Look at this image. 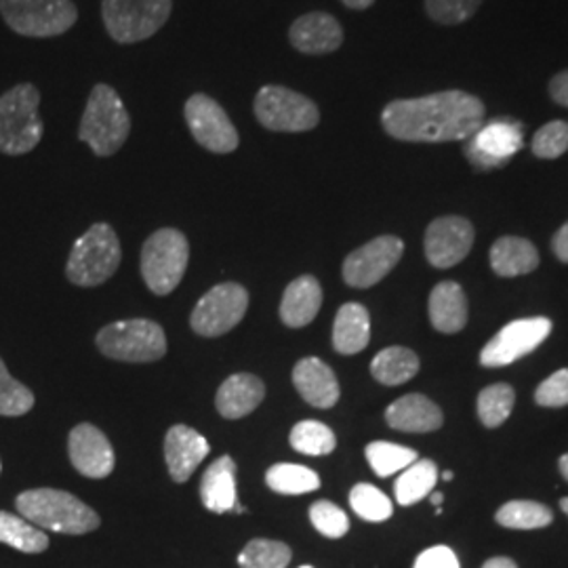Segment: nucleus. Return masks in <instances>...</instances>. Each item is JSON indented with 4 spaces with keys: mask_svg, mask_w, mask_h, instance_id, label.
I'll list each match as a JSON object with an SVG mask.
<instances>
[{
    "mask_svg": "<svg viewBox=\"0 0 568 568\" xmlns=\"http://www.w3.org/2000/svg\"><path fill=\"white\" fill-rule=\"evenodd\" d=\"M248 307V293L239 283L213 286L194 307L190 325L203 337H222L239 325Z\"/></svg>",
    "mask_w": 568,
    "mask_h": 568,
    "instance_id": "nucleus-12",
    "label": "nucleus"
},
{
    "mask_svg": "<svg viewBox=\"0 0 568 568\" xmlns=\"http://www.w3.org/2000/svg\"><path fill=\"white\" fill-rule=\"evenodd\" d=\"M483 0H426L427 16L443 26H457L469 20Z\"/></svg>",
    "mask_w": 568,
    "mask_h": 568,
    "instance_id": "nucleus-41",
    "label": "nucleus"
},
{
    "mask_svg": "<svg viewBox=\"0 0 568 568\" xmlns=\"http://www.w3.org/2000/svg\"><path fill=\"white\" fill-rule=\"evenodd\" d=\"M0 469H2V466H0Z\"/></svg>",
    "mask_w": 568,
    "mask_h": 568,
    "instance_id": "nucleus-53",
    "label": "nucleus"
},
{
    "mask_svg": "<svg viewBox=\"0 0 568 568\" xmlns=\"http://www.w3.org/2000/svg\"><path fill=\"white\" fill-rule=\"evenodd\" d=\"M403 253L405 243L398 236H377L345 257L344 281L354 288H368L386 278Z\"/></svg>",
    "mask_w": 568,
    "mask_h": 568,
    "instance_id": "nucleus-14",
    "label": "nucleus"
},
{
    "mask_svg": "<svg viewBox=\"0 0 568 568\" xmlns=\"http://www.w3.org/2000/svg\"><path fill=\"white\" fill-rule=\"evenodd\" d=\"M293 384L305 403L316 408H331L339 400V382L331 366L321 358H304L293 368Z\"/></svg>",
    "mask_w": 568,
    "mask_h": 568,
    "instance_id": "nucleus-20",
    "label": "nucleus"
},
{
    "mask_svg": "<svg viewBox=\"0 0 568 568\" xmlns=\"http://www.w3.org/2000/svg\"><path fill=\"white\" fill-rule=\"evenodd\" d=\"M483 568H518L516 567V562L511 560V558H506V556H497V558H490L485 562V567Z\"/></svg>",
    "mask_w": 568,
    "mask_h": 568,
    "instance_id": "nucleus-46",
    "label": "nucleus"
},
{
    "mask_svg": "<svg viewBox=\"0 0 568 568\" xmlns=\"http://www.w3.org/2000/svg\"><path fill=\"white\" fill-rule=\"evenodd\" d=\"M371 342V316L365 305L345 304L339 307L333 325V347L344 356L363 352Z\"/></svg>",
    "mask_w": 568,
    "mask_h": 568,
    "instance_id": "nucleus-27",
    "label": "nucleus"
},
{
    "mask_svg": "<svg viewBox=\"0 0 568 568\" xmlns=\"http://www.w3.org/2000/svg\"><path fill=\"white\" fill-rule=\"evenodd\" d=\"M487 108L466 91H440L394 100L382 112V126L398 142L445 143L469 140L485 124Z\"/></svg>",
    "mask_w": 568,
    "mask_h": 568,
    "instance_id": "nucleus-1",
    "label": "nucleus"
},
{
    "mask_svg": "<svg viewBox=\"0 0 568 568\" xmlns=\"http://www.w3.org/2000/svg\"><path fill=\"white\" fill-rule=\"evenodd\" d=\"M121 241L110 224L91 225L74 243L65 276L77 286H98L105 283L121 265Z\"/></svg>",
    "mask_w": 568,
    "mask_h": 568,
    "instance_id": "nucleus-5",
    "label": "nucleus"
},
{
    "mask_svg": "<svg viewBox=\"0 0 568 568\" xmlns=\"http://www.w3.org/2000/svg\"><path fill=\"white\" fill-rule=\"evenodd\" d=\"M131 133V116L121 95L110 84L93 87L82 112L79 140L87 143L98 156H114Z\"/></svg>",
    "mask_w": 568,
    "mask_h": 568,
    "instance_id": "nucleus-3",
    "label": "nucleus"
},
{
    "mask_svg": "<svg viewBox=\"0 0 568 568\" xmlns=\"http://www.w3.org/2000/svg\"><path fill=\"white\" fill-rule=\"evenodd\" d=\"M21 518L42 530L84 535L100 527V516L79 497L58 488L26 490L16 499Z\"/></svg>",
    "mask_w": 568,
    "mask_h": 568,
    "instance_id": "nucleus-2",
    "label": "nucleus"
},
{
    "mask_svg": "<svg viewBox=\"0 0 568 568\" xmlns=\"http://www.w3.org/2000/svg\"><path fill=\"white\" fill-rule=\"evenodd\" d=\"M551 248H554L556 257H558L562 264H568V222L554 234Z\"/></svg>",
    "mask_w": 568,
    "mask_h": 568,
    "instance_id": "nucleus-45",
    "label": "nucleus"
},
{
    "mask_svg": "<svg viewBox=\"0 0 568 568\" xmlns=\"http://www.w3.org/2000/svg\"><path fill=\"white\" fill-rule=\"evenodd\" d=\"M201 499L204 508L213 514L234 511L236 497V464L232 457H220L204 471L201 480Z\"/></svg>",
    "mask_w": 568,
    "mask_h": 568,
    "instance_id": "nucleus-24",
    "label": "nucleus"
},
{
    "mask_svg": "<svg viewBox=\"0 0 568 568\" xmlns=\"http://www.w3.org/2000/svg\"><path fill=\"white\" fill-rule=\"evenodd\" d=\"M365 453L368 464L379 478H387L392 474L403 471L406 467L413 466L419 457L417 450H413V448L392 445V443H384V440L371 443Z\"/></svg>",
    "mask_w": 568,
    "mask_h": 568,
    "instance_id": "nucleus-34",
    "label": "nucleus"
},
{
    "mask_svg": "<svg viewBox=\"0 0 568 568\" xmlns=\"http://www.w3.org/2000/svg\"><path fill=\"white\" fill-rule=\"evenodd\" d=\"M34 406V394L11 377L4 363L0 361V415L20 417Z\"/></svg>",
    "mask_w": 568,
    "mask_h": 568,
    "instance_id": "nucleus-38",
    "label": "nucleus"
},
{
    "mask_svg": "<svg viewBox=\"0 0 568 568\" xmlns=\"http://www.w3.org/2000/svg\"><path fill=\"white\" fill-rule=\"evenodd\" d=\"M190 243L175 227L156 230L142 246V276L154 295H169L182 283Z\"/></svg>",
    "mask_w": 568,
    "mask_h": 568,
    "instance_id": "nucleus-7",
    "label": "nucleus"
},
{
    "mask_svg": "<svg viewBox=\"0 0 568 568\" xmlns=\"http://www.w3.org/2000/svg\"><path fill=\"white\" fill-rule=\"evenodd\" d=\"M535 400L539 406H558L568 405V368L556 371L554 375H549L548 379L537 387L535 392Z\"/></svg>",
    "mask_w": 568,
    "mask_h": 568,
    "instance_id": "nucleus-42",
    "label": "nucleus"
},
{
    "mask_svg": "<svg viewBox=\"0 0 568 568\" xmlns=\"http://www.w3.org/2000/svg\"><path fill=\"white\" fill-rule=\"evenodd\" d=\"M321 305H323L321 283L314 276L305 274L286 286L283 304H281V318L284 325L291 328H302L316 318V314L321 312Z\"/></svg>",
    "mask_w": 568,
    "mask_h": 568,
    "instance_id": "nucleus-23",
    "label": "nucleus"
},
{
    "mask_svg": "<svg viewBox=\"0 0 568 568\" xmlns=\"http://www.w3.org/2000/svg\"><path fill=\"white\" fill-rule=\"evenodd\" d=\"M0 544L26 554H41L49 548V537L42 528L34 527L26 518L0 511Z\"/></svg>",
    "mask_w": 568,
    "mask_h": 568,
    "instance_id": "nucleus-30",
    "label": "nucleus"
},
{
    "mask_svg": "<svg viewBox=\"0 0 568 568\" xmlns=\"http://www.w3.org/2000/svg\"><path fill=\"white\" fill-rule=\"evenodd\" d=\"M549 95H551V100L558 103V105L568 108V70L558 72V74L549 81Z\"/></svg>",
    "mask_w": 568,
    "mask_h": 568,
    "instance_id": "nucleus-44",
    "label": "nucleus"
},
{
    "mask_svg": "<svg viewBox=\"0 0 568 568\" xmlns=\"http://www.w3.org/2000/svg\"><path fill=\"white\" fill-rule=\"evenodd\" d=\"M347 9H354V11H365L368 9L375 0H342Z\"/></svg>",
    "mask_w": 568,
    "mask_h": 568,
    "instance_id": "nucleus-47",
    "label": "nucleus"
},
{
    "mask_svg": "<svg viewBox=\"0 0 568 568\" xmlns=\"http://www.w3.org/2000/svg\"><path fill=\"white\" fill-rule=\"evenodd\" d=\"M310 520L314 528L325 535L328 539H342L345 532L349 530V518L345 514L344 509L326 499L316 501L312 508H310Z\"/></svg>",
    "mask_w": 568,
    "mask_h": 568,
    "instance_id": "nucleus-40",
    "label": "nucleus"
},
{
    "mask_svg": "<svg viewBox=\"0 0 568 568\" xmlns=\"http://www.w3.org/2000/svg\"><path fill=\"white\" fill-rule=\"evenodd\" d=\"M288 41L304 55H326L344 44V28L333 16L312 11L291 23Z\"/></svg>",
    "mask_w": 568,
    "mask_h": 568,
    "instance_id": "nucleus-18",
    "label": "nucleus"
},
{
    "mask_svg": "<svg viewBox=\"0 0 568 568\" xmlns=\"http://www.w3.org/2000/svg\"><path fill=\"white\" fill-rule=\"evenodd\" d=\"M549 333H551V321L544 316L511 321L483 347L480 363L490 368L511 365L523 356L535 352L548 339Z\"/></svg>",
    "mask_w": 568,
    "mask_h": 568,
    "instance_id": "nucleus-13",
    "label": "nucleus"
},
{
    "mask_svg": "<svg viewBox=\"0 0 568 568\" xmlns=\"http://www.w3.org/2000/svg\"><path fill=\"white\" fill-rule=\"evenodd\" d=\"M103 356L122 363H156L166 354L163 326L145 318L119 321L98 333Z\"/></svg>",
    "mask_w": 568,
    "mask_h": 568,
    "instance_id": "nucleus-10",
    "label": "nucleus"
},
{
    "mask_svg": "<svg viewBox=\"0 0 568 568\" xmlns=\"http://www.w3.org/2000/svg\"><path fill=\"white\" fill-rule=\"evenodd\" d=\"M560 508H562V511L568 516V497H565V499L560 501Z\"/></svg>",
    "mask_w": 568,
    "mask_h": 568,
    "instance_id": "nucleus-50",
    "label": "nucleus"
},
{
    "mask_svg": "<svg viewBox=\"0 0 568 568\" xmlns=\"http://www.w3.org/2000/svg\"><path fill=\"white\" fill-rule=\"evenodd\" d=\"M291 447L302 455L323 457V455L335 450L337 438H335L333 429L325 424L305 419L291 429Z\"/></svg>",
    "mask_w": 568,
    "mask_h": 568,
    "instance_id": "nucleus-33",
    "label": "nucleus"
},
{
    "mask_svg": "<svg viewBox=\"0 0 568 568\" xmlns=\"http://www.w3.org/2000/svg\"><path fill=\"white\" fill-rule=\"evenodd\" d=\"M371 373L384 386H403L419 373V358L408 347L392 345L373 358Z\"/></svg>",
    "mask_w": 568,
    "mask_h": 568,
    "instance_id": "nucleus-28",
    "label": "nucleus"
},
{
    "mask_svg": "<svg viewBox=\"0 0 568 568\" xmlns=\"http://www.w3.org/2000/svg\"><path fill=\"white\" fill-rule=\"evenodd\" d=\"M265 483L281 495H305L321 488V478L314 469L297 464H278L265 474Z\"/></svg>",
    "mask_w": 568,
    "mask_h": 568,
    "instance_id": "nucleus-31",
    "label": "nucleus"
},
{
    "mask_svg": "<svg viewBox=\"0 0 568 568\" xmlns=\"http://www.w3.org/2000/svg\"><path fill=\"white\" fill-rule=\"evenodd\" d=\"M523 148V124L509 119L483 124L469 140H466L467 161L480 171L504 166Z\"/></svg>",
    "mask_w": 568,
    "mask_h": 568,
    "instance_id": "nucleus-15",
    "label": "nucleus"
},
{
    "mask_svg": "<svg viewBox=\"0 0 568 568\" xmlns=\"http://www.w3.org/2000/svg\"><path fill=\"white\" fill-rule=\"evenodd\" d=\"M429 321L440 333H459L467 325V300L464 288L453 281L434 286L429 293Z\"/></svg>",
    "mask_w": 568,
    "mask_h": 568,
    "instance_id": "nucleus-25",
    "label": "nucleus"
},
{
    "mask_svg": "<svg viewBox=\"0 0 568 568\" xmlns=\"http://www.w3.org/2000/svg\"><path fill=\"white\" fill-rule=\"evenodd\" d=\"M349 506L366 523H384L394 514V506L386 493L366 483L349 490Z\"/></svg>",
    "mask_w": 568,
    "mask_h": 568,
    "instance_id": "nucleus-37",
    "label": "nucleus"
},
{
    "mask_svg": "<svg viewBox=\"0 0 568 568\" xmlns=\"http://www.w3.org/2000/svg\"><path fill=\"white\" fill-rule=\"evenodd\" d=\"M413 568H462L459 567V560L455 556L453 549L447 546H436V548H429L417 556L415 560V567Z\"/></svg>",
    "mask_w": 568,
    "mask_h": 568,
    "instance_id": "nucleus-43",
    "label": "nucleus"
},
{
    "mask_svg": "<svg viewBox=\"0 0 568 568\" xmlns=\"http://www.w3.org/2000/svg\"><path fill=\"white\" fill-rule=\"evenodd\" d=\"M443 478H445V480H453V471H445V476H443Z\"/></svg>",
    "mask_w": 568,
    "mask_h": 568,
    "instance_id": "nucleus-51",
    "label": "nucleus"
},
{
    "mask_svg": "<svg viewBox=\"0 0 568 568\" xmlns=\"http://www.w3.org/2000/svg\"><path fill=\"white\" fill-rule=\"evenodd\" d=\"M183 119L192 138L213 154H232L241 143L224 105L211 95L194 93L183 105Z\"/></svg>",
    "mask_w": 568,
    "mask_h": 568,
    "instance_id": "nucleus-11",
    "label": "nucleus"
},
{
    "mask_svg": "<svg viewBox=\"0 0 568 568\" xmlns=\"http://www.w3.org/2000/svg\"><path fill=\"white\" fill-rule=\"evenodd\" d=\"M568 150V122L551 121L544 124L532 140V154L537 159L551 161L562 156Z\"/></svg>",
    "mask_w": 568,
    "mask_h": 568,
    "instance_id": "nucleus-39",
    "label": "nucleus"
},
{
    "mask_svg": "<svg viewBox=\"0 0 568 568\" xmlns=\"http://www.w3.org/2000/svg\"><path fill=\"white\" fill-rule=\"evenodd\" d=\"M0 18L26 39H53L79 21L72 0H0Z\"/></svg>",
    "mask_w": 568,
    "mask_h": 568,
    "instance_id": "nucleus-6",
    "label": "nucleus"
},
{
    "mask_svg": "<svg viewBox=\"0 0 568 568\" xmlns=\"http://www.w3.org/2000/svg\"><path fill=\"white\" fill-rule=\"evenodd\" d=\"M70 462L87 478H105L114 469V448L100 427L81 424L70 432Z\"/></svg>",
    "mask_w": 568,
    "mask_h": 568,
    "instance_id": "nucleus-17",
    "label": "nucleus"
},
{
    "mask_svg": "<svg viewBox=\"0 0 568 568\" xmlns=\"http://www.w3.org/2000/svg\"><path fill=\"white\" fill-rule=\"evenodd\" d=\"M495 520L501 527L514 528V530H535L551 525L554 514L548 506L537 501H509L501 506Z\"/></svg>",
    "mask_w": 568,
    "mask_h": 568,
    "instance_id": "nucleus-32",
    "label": "nucleus"
},
{
    "mask_svg": "<svg viewBox=\"0 0 568 568\" xmlns=\"http://www.w3.org/2000/svg\"><path fill=\"white\" fill-rule=\"evenodd\" d=\"M438 483V467L429 459H417L413 466L406 467L396 480V501L400 506H413L434 490Z\"/></svg>",
    "mask_w": 568,
    "mask_h": 568,
    "instance_id": "nucleus-29",
    "label": "nucleus"
},
{
    "mask_svg": "<svg viewBox=\"0 0 568 568\" xmlns=\"http://www.w3.org/2000/svg\"><path fill=\"white\" fill-rule=\"evenodd\" d=\"M209 450V443L196 429L187 426L171 427L164 438V459L171 478L175 483H185L194 469L203 464Z\"/></svg>",
    "mask_w": 568,
    "mask_h": 568,
    "instance_id": "nucleus-19",
    "label": "nucleus"
},
{
    "mask_svg": "<svg viewBox=\"0 0 568 568\" xmlns=\"http://www.w3.org/2000/svg\"><path fill=\"white\" fill-rule=\"evenodd\" d=\"M41 91L32 82H20L0 95V154L21 156L42 140Z\"/></svg>",
    "mask_w": 568,
    "mask_h": 568,
    "instance_id": "nucleus-4",
    "label": "nucleus"
},
{
    "mask_svg": "<svg viewBox=\"0 0 568 568\" xmlns=\"http://www.w3.org/2000/svg\"><path fill=\"white\" fill-rule=\"evenodd\" d=\"M387 426L408 432V434H427L443 427V410L422 394H406L387 406Z\"/></svg>",
    "mask_w": 568,
    "mask_h": 568,
    "instance_id": "nucleus-21",
    "label": "nucleus"
},
{
    "mask_svg": "<svg viewBox=\"0 0 568 568\" xmlns=\"http://www.w3.org/2000/svg\"><path fill=\"white\" fill-rule=\"evenodd\" d=\"M516 394L508 384H495L480 392L478 396V417L487 427H499L508 422Z\"/></svg>",
    "mask_w": 568,
    "mask_h": 568,
    "instance_id": "nucleus-36",
    "label": "nucleus"
},
{
    "mask_svg": "<svg viewBox=\"0 0 568 568\" xmlns=\"http://www.w3.org/2000/svg\"><path fill=\"white\" fill-rule=\"evenodd\" d=\"M443 501H445V495H443V493H434V495H432V504H434L436 508H440Z\"/></svg>",
    "mask_w": 568,
    "mask_h": 568,
    "instance_id": "nucleus-48",
    "label": "nucleus"
},
{
    "mask_svg": "<svg viewBox=\"0 0 568 568\" xmlns=\"http://www.w3.org/2000/svg\"><path fill=\"white\" fill-rule=\"evenodd\" d=\"M300 568H314V567H300Z\"/></svg>",
    "mask_w": 568,
    "mask_h": 568,
    "instance_id": "nucleus-52",
    "label": "nucleus"
},
{
    "mask_svg": "<svg viewBox=\"0 0 568 568\" xmlns=\"http://www.w3.org/2000/svg\"><path fill=\"white\" fill-rule=\"evenodd\" d=\"M173 0H102V20L112 41L135 44L161 32Z\"/></svg>",
    "mask_w": 568,
    "mask_h": 568,
    "instance_id": "nucleus-8",
    "label": "nucleus"
},
{
    "mask_svg": "<svg viewBox=\"0 0 568 568\" xmlns=\"http://www.w3.org/2000/svg\"><path fill=\"white\" fill-rule=\"evenodd\" d=\"M264 396L265 386L260 377L251 373H236L217 389L215 406L225 419H241L262 405Z\"/></svg>",
    "mask_w": 568,
    "mask_h": 568,
    "instance_id": "nucleus-22",
    "label": "nucleus"
},
{
    "mask_svg": "<svg viewBox=\"0 0 568 568\" xmlns=\"http://www.w3.org/2000/svg\"><path fill=\"white\" fill-rule=\"evenodd\" d=\"M539 265V251L520 236H504L490 246V267L501 278H514L532 272Z\"/></svg>",
    "mask_w": 568,
    "mask_h": 568,
    "instance_id": "nucleus-26",
    "label": "nucleus"
},
{
    "mask_svg": "<svg viewBox=\"0 0 568 568\" xmlns=\"http://www.w3.org/2000/svg\"><path fill=\"white\" fill-rule=\"evenodd\" d=\"M293 551L283 541L253 539L244 546L239 565L241 568H286Z\"/></svg>",
    "mask_w": 568,
    "mask_h": 568,
    "instance_id": "nucleus-35",
    "label": "nucleus"
},
{
    "mask_svg": "<svg viewBox=\"0 0 568 568\" xmlns=\"http://www.w3.org/2000/svg\"><path fill=\"white\" fill-rule=\"evenodd\" d=\"M560 471H562V476L568 480V453L560 457Z\"/></svg>",
    "mask_w": 568,
    "mask_h": 568,
    "instance_id": "nucleus-49",
    "label": "nucleus"
},
{
    "mask_svg": "<svg viewBox=\"0 0 568 568\" xmlns=\"http://www.w3.org/2000/svg\"><path fill=\"white\" fill-rule=\"evenodd\" d=\"M253 112L257 122L274 133H305L321 122L318 105L283 84L262 87L255 95Z\"/></svg>",
    "mask_w": 568,
    "mask_h": 568,
    "instance_id": "nucleus-9",
    "label": "nucleus"
},
{
    "mask_svg": "<svg viewBox=\"0 0 568 568\" xmlns=\"http://www.w3.org/2000/svg\"><path fill=\"white\" fill-rule=\"evenodd\" d=\"M474 244V225L466 217L447 215L427 225L426 257L429 264L440 270L462 264Z\"/></svg>",
    "mask_w": 568,
    "mask_h": 568,
    "instance_id": "nucleus-16",
    "label": "nucleus"
}]
</instances>
